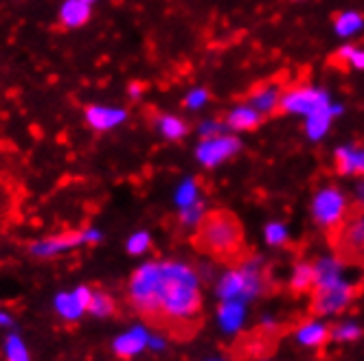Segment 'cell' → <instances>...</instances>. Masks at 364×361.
I'll return each instance as SVG.
<instances>
[{
	"instance_id": "1",
	"label": "cell",
	"mask_w": 364,
	"mask_h": 361,
	"mask_svg": "<svg viewBox=\"0 0 364 361\" xmlns=\"http://www.w3.org/2000/svg\"><path fill=\"white\" fill-rule=\"evenodd\" d=\"M127 296L139 313L171 326L193 324L202 309L196 270L178 261L143 263L129 278Z\"/></svg>"
},
{
	"instance_id": "2",
	"label": "cell",
	"mask_w": 364,
	"mask_h": 361,
	"mask_svg": "<svg viewBox=\"0 0 364 361\" xmlns=\"http://www.w3.org/2000/svg\"><path fill=\"white\" fill-rule=\"evenodd\" d=\"M193 243L200 252L224 261H235L244 256V230L235 215L226 211L206 213L196 230Z\"/></svg>"
},
{
	"instance_id": "3",
	"label": "cell",
	"mask_w": 364,
	"mask_h": 361,
	"mask_svg": "<svg viewBox=\"0 0 364 361\" xmlns=\"http://www.w3.org/2000/svg\"><path fill=\"white\" fill-rule=\"evenodd\" d=\"M268 289V274L259 259H246L237 267L228 270L218 280V296L222 300L248 302Z\"/></svg>"
},
{
	"instance_id": "4",
	"label": "cell",
	"mask_w": 364,
	"mask_h": 361,
	"mask_svg": "<svg viewBox=\"0 0 364 361\" xmlns=\"http://www.w3.org/2000/svg\"><path fill=\"white\" fill-rule=\"evenodd\" d=\"M331 248L343 263L364 267V211L353 209L331 232Z\"/></svg>"
},
{
	"instance_id": "5",
	"label": "cell",
	"mask_w": 364,
	"mask_h": 361,
	"mask_svg": "<svg viewBox=\"0 0 364 361\" xmlns=\"http://www.w3.org/2000/svg\"><path fill=\"white\" fill-rule=\"evenodd\" d=\"M358 296V287L351 285L347 280H336L331 285L314 287L311 289V302H309V311L311 316H331V313H341L353 302Z\"/></svg>"
},
{
	"instance_id": "6",
	"label": "cell",
	"mask_w": 364,
	"mask_h": 361,
	"mask_svg": "<svg viewBox=\"0 0 364 361\" xmlns=\"http://www.w3.org/2000/svg\"><path fill=\"white\" fill-rule=\"evenodd\" d=\"M329 106V96L327 92L318 90V88H311V86H294L283 90L281 94V103H279V110L281 112H288V114H311L321 108Z\"/></svg>"
},
{
	"instance_id": "7",
	"label": "cell",
	"mask_w": 364,
	"mask_h": 361,
	"mask_svg": "<svg viewBox=\"0 0 364 361\" xmlns=\"http://www.w3.org/2000/svg\"><path fill=\"white\" fill-rule=\"evenodd\" d=\"M311 213H314V219L323 228H327L331 232L338 223H341L347 217V213H349V209H347V197L341 191H338V189L327 187V189H323V191L316 193L314 201H311Z\"/></svg>"
},
{
	"instance_id": "8",
	"label": "cell",
	"mask_w": 364,
	"mask_h": 361,
	"mask_svg": "<svg viewBox=\"0 0 364 361\" xmlns=\"http://www.w3.org/2000/svg\"><path fill=\"white\" fill-rule=\"evenodd\" d=\"M242 149V143L235 136H213V138H202V143L196 149V158L200 165L204 167H218L222 162H226L228 158H232L235 153Z\"/></svg>"
},
{
	"instance_id": "9",
	"label": "cell",
	"mask_w": 364,
	"mask_h": 361,
	"mask_svg": "<svg viewBox=\"0 0 364 361\" xmlns=\"http://www.w3.org/2000/svg\"><path fill=\"white\" fill-rule=\"evenodd\" d=\"M90 298H92V289L90 287H84V285L73 289V291H62L53 300L55 313L64 322H77V320H82V316L88 311Z\"/></svg>"
},
{
	"instance_id": "10",
	"label": "cell",
	"mask_w": 364,
	"mask_h": 361,
	"mask_svg": "<svg viewBox=\"0 0 364 361\" xmlns=\"http://www.w3.org/2000/svg\"><path fill=\"white\" fill-rule=\"evenodd\" d=\"M80 245H86L82 230L80 232H64V235H55V237H46V239L36 241L31 245V254L38 256V259H53V256L77 250Z\"/></svg>"
},
{
	"instance_id": "11",
	"label": "cell",
	"mask_w": 364,
	"mask_h": 361,
	"mask_svg": "<svg viewBox=\"0 0 364 361\" xmlns=\"http://www.w3.org/2000/svg\"><path fill=\"white\" fill-rule=\"evenodd\" d=\"M149 338H151L149 331L143 324H136L132 328H127L125 333L117 335L112 342V350L121 359H132L149 348Z\"/></svg>"
},
{
	"instance_id": "12",
	"label": "cell",
	"mask_w": 364,
	"mask_h": 361,
	"mask_svg": "<svg viewBox=\"0 0 364 361\" xmlns=\"http://www.w3.org/2000/svg\"><path fill=\"white\" fill-rule=\"evenodd\" d=\"M84 116L95 132H110L114 127L125 123L127 112L121 108H112V106H90L86 108Z\"/></svg>"
},
{
	"instance_id": "13",
	"label": "cell",
	"mask_w": 364,
	"mask_h": 361,
	"mask_svg": "<svg viewBox=\"0 0 364 361\" xmlns=\"http://www.w3.org/2000/svg\"><path fill=\"white\" fill-rule=\"evenodd\" d=\"M281 94H283V90L277 82L259 84L248 94V103H250V108H255L259 114H274L279 110Z\"/></svg>"
},
{
	"instance_id": "14",
	"label": "cell",
	"mask_w": 364,
	"mask_h": 361,
	"mask_svg": "<svg viewBox=\"0 0 364 361\" xmlns=\"http://www.w3.org/2000/svg\"><path fill=\"white\" fill-rule=\"evenodd\" d=\"M341 112H343L341 106H331V103H329L327 108H321V110H316V112L307 114V123H305V132H307V136H309L311 140H321V138L327 134V130H329V125H331L333 116H338Z\"/></svg>"
},
{
	"instance_id": "15",
	"label": "cell",
	"mask_w": 364,
	"mask_h": 361,
	"mask_svg": "<svg viewBox=\"0 0 364 361\" xmlns=\"http://www.w3.org/2000/svg\"><path fill=\"white\" fill-rule=\"evenodd\" d=\"M246 318V302L240 300H222L218 309V320L224 333H237Z\"/></svg>"
},
{
	"instance_id": "16",
	"label": "cell",
	"mask_w": 364,
	"mask_h": 361,
	"mask_svg": "<svg viewBox=\"0 0 364 361\" xmlns=\"http://www.w3.org/2000/svg\"><path fill=\"white\" fill-rule=\"evenodd\" d=\"M336 169L343 175H364V147H338Z\"/></svg>"
},
{
	"instance_id": "17",
	"label": "cell",
	"mask_w": 364,
	"mask_h": 361,
	"mask_svg": "<svg viewBox=\"0 0 364 361\" xmlns=\"http://www.w3.org/2000/svg\"><path fill=\"white\" fill-rule=\"evenodd\" d=\"M60 20L66 29H80L90 20V5L84 0H66L60 9Z\"/></svg>"
},
{
	"instance_id": "18",
	"label": "cell",
	"mask_w": 364,
	"mask_h": 361,
	"mask_svg": "<svg viewBox=\"0 0 364 361\" xmlns=\"http://www.w3.org/2000/svg\"><path fill=\"white\" fill-rule=\"evenodd\" d=\"M296 340L301 346H307V348H323L331 340V328H327L321 322H305L296 331Z\"/></svg>"
},
{
	"instance_id": "19",
	"label": "cell",
	"mask_w": 364,
	"mask_h": 361,
	"mask_svg": "<svg viewBox=\"0 0 364 361\" xmlns=\"http://www.w3.org/2000/svg\"><path fill=\"white\" fill-rule=\"evenodd\" d=\"M259 123H262V114L250 106H237L226 114V127L235 132H250L259 127Z\"/></svg>"
},
{
	"instance_id": "20",
	"label": "cell",
	"mask_w": 364,
	"mask_h": 361,
	"mask_svg": "<svg viewBox=\"0 0 364 361\" xmlns=\"http://www.w3.org/2000/svg\"><path fill=\"white\" fill-rule=\"evenodd\" d=\"M290 289L294 294H311V289H314V265L299 263L290 278Z\"/></svg>"
},
{
	"instance_id": "21",
	"label": "cell",
	"mask_w": 364,
	"mask_h": 361,
	"mask_svg": "<svg viewBox=\"0 0 364 361\" xmlns=\"http://www.w3.org/2000/svg\"><path fill=\"white\" fill-rule=\"evenodd\" d=\"M156 127H159V132L167 138V140H180L182 136L187 134V123L178 118V116H171V114H163L159 116V123H156Z\"/></svg>"
},
{
	"instance_id": "22",
	"label": "cell",
	"mask_w": 364,
	"mask_h": 361,
	"mask_svg": "<svg viewBox=\"0 0 364 361\" xmlns=\"http://www.w3.org/2000/svg\"><path fill=\"white\" fill-rule=\"evenodd\" d=\"M333 27H336V33H338V35L349 38V35L358 33V31L364 27V18H362V13H358V11L338 13L336 20H333Z\"/></svg>"
},
{
	"instance_id": "23",
	"label": "cell",
	"mask_w": 364,
	"mask_h": 361,
	"mask_svg": "<svg viewBox=\"0 0 364 361\" xmlns=\"http://www.w3.org/2000/svg\"><path fill=\"white\" fill-rule=\"evenodd\" d=\"M5 359L7 361H31V352H29L27 344H24V340L20 338V335H16V333L7 335V340H5Z\"/></svg>"
},
{
	"instance_id": "24",
	"label": "cell",
	"mask_w": 364,
	"mask_h": 361,
	"mask_svg": "<svg viewBox=\"0 0 364 361\" xmlns=\"http://www.w3.org/2000/svg\"><path fill=\"white\" fill-rule=\"evenodd\" d=\"M88 313L95 318H108L114 313V300L106 291H92L90 304H88Z\"/></svg>"
},
{
	"instance_id": "25",
	"label": "cell",
	"mask_w": 364,
	"mask_h": 361,
	"mask_svg": "<svg viewBox=\"0 0 364 361\" xmlns=\"http://www.w3.org/2000/svg\"><path fill=\"white\" fill-rule=\"evenodd\" d=\"M360 338H362V328L353 322H343V324H336L331 328L333 342H355Z\"/></svg>"
},
{
	"instance_id": "26",
	"label": "cell",
	"mask_w": 364,
	"mask_h": 361,
	"mask_svg": "<svg viewBox=\"0 0 364 361\" xmlns=\"http://www.w3.org/2000/svg\"><path fill=\"white\" fill-rule=\"evenodd\" d=\"M206 211H204V201H196L191 206H187V209H180V223L182 226H189V228H198L204 219Z\"/></svg>"
},
{
	"instance_id": "27",
	"label": "cell",
	"mask_w": 364,
	"mask_h": 361,
	"mask_svg": "<svg viewBox=\"0 0 364 361\" xmlns=\"http://www.w3.org/2000/svg\"><path fill=\"white\" fill-rule=\"evenodd\" d=\"M196 201H198V182L196 179H185L176 191V204L180 209H187V206H191Z\"/></svg>"
},
{
	"instance_id": "28",
	"label": "cell",
	"mask_w": 364,
	"mask_h": 361,
	"mask_svg": "<svg viewBox=\"0 0 364 361\" xmlns=\"http://www.w3.org/2000/svg\"><path fill=\"white\" fill-rule=\"evenodd\" d=\"M151 245V237H149V232L141 230V232H134V235H129L127 243H125V250L127 254H132V256H143Z\"/></svg>"
},
{
	"instance_id": "29",
	"label": "cell",
	"mask_w": 364,
	"mask_h": 361,
	"mask_svg": "<svg viewBox=\"0 0 364 361\" xmlns=\"http://www.w3.org/2000/svg\"><path fill=\"white\" fill-rule=\"evenodd\" d=\"M338 60L343 64H349L351 68H358V70H364V50L355 48V46H345L338 50Z\"/></svg>"
},
{
	"instance_id": "30",
	"label": "cell",
	"mask_w": 364,
	"mask_h": 361,
	"mask_svg": "<svg viewBox=\"0 0 364 361\" xmlns=\"http://www.w3.org/2000/svg\"><path fill=\"white\" fill-rule=\"evenodd\" d=\"M266 241L270 245H283L285 241H288V230H285V226L279 221L268 223L266 226Z\"/></svg>"
},
{
	"instance_id": "31",
	"label": "cell",
	"mask_w": 364,
	"mask_h": 361,
	"mask_svg": "<svg viewBox=\"0 0 364 361\" xmlns=\"http://www.w3.org/2000/svg\"><path fill=\"white\" fill-rule=\"evenodd\" d=\"M206 101H209V92H206L204 88H193V90L185 96V106H187L189 110H200Z\"/></svg>"
},
{
	"instance_id": "32",
	"label": "cell",
	"mask_w": 364,
	"mask_h": 361,
	"mask_svg": "<svg viewBox=\"0 0 364 361\" xmlns=\"http://www.w3.org/2000/svg\"><path fill=\"white\" fill-rule=\"evenodd\" d=\"M224 127H226V123H220V121H204L198 127V132H200L202 138H213V136L224 134Z\"/></svg>"
},
{
	"instance_id": "33",
	"label": "cell",
	"mask_w": 364,
	"mask_h": 361,
	"mask_svg": "<svg viewBox=\"0 0 364 361\" xmlns=\"http://www.w3.org/2000/svg\"><path fill=\"white\" fill-rule=\"evenodd\" d=\"M82 232H84V241H86V245H88V243H99V241L103 239L101 230H99V228H92V226H88V228L82 230Z\"/></svg>"
},
{
	"instance_id": "34",
	"label": "cell",
	"mask_w": 364,
	"mask_h": 361,
	"mask_svg": "<svg viewBox=\"0 0 364 361\" xmlns=\"http://www.w3.org/2000/svg\"><path fill=\"white\" fill-rule=\"evenodd\" d=\"M355 209H362L364 211V179L358 184L355 189Z\"/></svg>"
},
{
	"instance_id": "35",
	"label": "cell",
	"mask_w": 364,
	"mask_h": 361,
	"mask_svg": "<svg viewBox=\"0 0 364 361\" xmlns=\"http://www.w3.org/2000/svg\"><path fill=\"white\" fill-rule=\"evenodd\" d=\"M149 348L151 350H163L165 348V340L163 338H149Z\"/></svg>"
},
{
	"instance_id": "36",
	"label": "cell",
	"mask_w": 364,
	"mask_h": 361,
	"mask_svg": "<svg viewBox=\"0 0 364 361\" xmlns=\"http://www.w3.org/2000/svg\"><path fill=\"white\" fill-rule=\"evenodd\" d=\"M14 318L7 311H0V326H11Z\"/></svg>"
},
{
	"instance_id": "37",
	"label": "cell",
	"mask_w": 364,
	"mask_h": 361,
	"mask_svg": "<svg viewBox=\"0 0 364 361\" xmlns=\"http://www.w3.org/2000/svg\"><path fill=\"white\" fill-rule=\"evenodd\" d=\"M143 94V88L139 86V84H132V86H129V96H132V99H139Z\"/></svg>"
},
{
	"instance_id": "38",
	"label": "cell",
	"mask_w": 364,
	"mask_h": 361,
	"mask_svg": "<svg viewBox=\"0 0 364 361\" xmlns=\"http://www.w3.org/2000/svg\"><path fill=\"white\" fill-rule=\"evenodd\" d=\"M84 3H88V5H92V3H97V0H84Z\"/></svg>"
},
{
	"instance_id": "39",
	"label": "cell",
	"mask_w": 364,
	"mask_h": 361,
	"mask_svg": "<svg viewBox=\"0 0 364 361\" xmlns=\"http://www.w3.org/2000/svg\"><path fill=\"white\" fill-rule=\"evenodd\" d=\"M211 361H220V359H211Z\"/></svg>"
}]
</instances>
